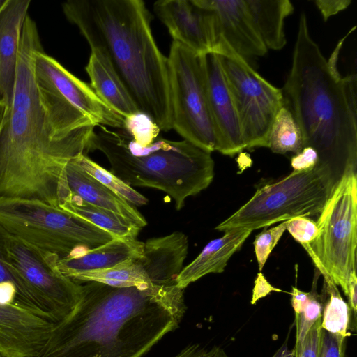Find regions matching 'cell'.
Here are the masks:
<instances>
[{
	"instance_id": "6da1fadb",
	"label": "cell",
	"mask_w": 357,
	"mask_h": 357,
	"mask_svg": "<svg viewBox=\"0 0 357 357\" xmlns=\"http://www.w3.org/2000/svg\"><path fill=\"white\" fill-rule=\"evenodd\" d=\"M183 292L177 285L87 282L33 357H142L178 327L186 310Z\"/></svg>"
},
{
	"instance_id": "7a4b0ae2",
	"label": "cell",
	"mask_w": 357,
	"mask_h": 357,
	"mask_svg": "<svg viewBox=\"0 0 357 357\" xmlns=\"http://www.w3.org/2000/svg\"><path fill=\"white\" fill-rule=\"evenodd\" d=\"M94 128L65 139H53L38 96L33 60L20 56L0 131V197L37 199L59 208L70 194L66 165L89 152Z\"/></svg>"
},
{
	"instance_id": "3957f363",
	"label": "cell",
	"mask_w": 357,
	"mask_h": 357,
	"mask_svg": "<svg viewBox=\"0 0 357 357\" xmlns=\"http://www.w3.org/2000/svg\"><path fill=\"white\" fill-rule=\"evenodd\" d=\"M61 7L90 47L106 54L139 111L160 130H172L167 57L155 43L144 2L70 0Z\"/></svg>"
},
{
	"instance_id": "277c9868",
	"label": "cell",
	"mask_w": 357,
	"mask_h": 357,
	"mask_svg": "<svg viewBox=\"0 0 357 357\" xmlns=\"http://www.w3.org/2000/svg\"><path fill=\"white\" fill-rule=\"evenodd\" d=\"M337 59L324 56L301 14L291 67L282 89L284 104L297 121L304 146L341 175L357 159V77H342Z\"/></svg>"
},
{
	"instance_id": "5b68a950",
	"label": "cell",
	"mask_w": 357,
	"mask_h": 357,
	"mask_svg": "<svg viewBox=\"0 0 357 357\" xmlns=\"http://www.w3.org/2000/svg\"><path fill=\"white\" fill-rule=\"evenodd\" d=\"M99 151L110 164V172L131 187H148L169 195L177 210L187 197L211 184L214 176L211 153L183 139L158 137L146 146L136 144L122 130L100 126L94 130L89 151Z\"/></svg>"
},
{
	"instance_id": "8992f818",
	"label": "cell",
	"mask_w": 357,
	"mask_h": 357,
	"mask_svg": "<svg viewBox=\"0 0 357 357\" xmlns=\"http://www.w3.org/2000/svg\"><path fill=\"white\" fill-rule=\"evenodd\" d=\"M34 79L50 135L62 140L97 126L123 130L125 119L43 49L34 56Z\"/></svg>"
},
{
	"instance_id": "52a82bcc",
	"label": "cell",
	"mask_w": 357,
	"mask_h": 357,
	"mask_svg": "<svg viewBox=\"0 0 357 357\" xmlns=\"http://www.w3.org/2000/svg\"><path fill=\"white\" fill-rule=\"evenodd\" d=\"M340 176L320 162L311 170L293 171L258 188L245 204L215 229L225 231L241 227L253 231L295 217L319 214Z\"/></svg>"
},
{
	"instance_id": "ba28073f",
	"label": "cell",
	"mask_w": 357,
	"mask_h": 357,
	"mask_svg": "<svg viewBox=\"0 0 357 357\" xmlns=\"http://www.w3.org/2000/svg\"><path fill=\"white\" fill-rule=\"evenodd\" d=\"M0 225L11 236L59 258L113 238L90 222L37 199L0 197Z\"/></svg>"
},
{
	"instance_id": "9c48e42d",
	"label": "cell",
	"mask_w": 357,
	"mask_h": 357,
	"mask_svg": "<svg viewBox=\"0 0 357 357\" xmlns=\"http://www.w3.org/2000/svg\"><path fill=\"white\" fill-rule=\"evenodd\" d=\"M356 168L351 164L344 168L316 222V238L303 247L320 274L330 277L346 296L350 273L356 268Z\"/></svg>"
},
{
	"instance_id": "30bf717a",
	"label": "cell",
	"mask_w": 357,
	"mask_h": 357,
	"mask_svg": "<svg viewBox=\"0 0 357 357\" xmlns=\"http://www.w3.org/2000/svg\"><path fill=\"white\" fill-rule=\"evenodd\" d=\"M167 61L172 129L206 151H216L202 55L172 41Z\"/></svg>"
},
{
	"instance_id": "8fae6325",
	"label": "cell",
	"mask_w": 357,
	"mask_h": 357,
	"mask_svg": "<svg viewBox=\"0 0 357 357\" xmlns=\"http://www.w3.org/2000/svg\"><path fill=\"white\" fill-rule=\"evenodd\" d=\"M238 116L245 149L268 147L271 128L284 105L271 84L220 39L216 51Z\"/></svg>"
},
{
	"instance_id": "7c38bea8",
	"label": "cell",
	"mask_w": 357,
	"mask_h": 357,
	"mask_svg": "<svg viewBox=\"0 0 357 357\" xmlns=\"http://www.w3.org/2000/svg\"><path fill=\"white\" fill-rule=\"evenodd\" d=\"M8 258L55 324L67 317L77 304L81 284L59 269V257L40 250L10 234Z\"/></svg>"
},
{
	"instance_id": "4fadbf2b",
	"label": "cell",
	"mask_w": 357,
	"mask_h": 357,
	"mask_svg": "<svg viewBox=\"0 0 357 357\" xmlns=\"http://www.w3.org/2000/svg\"><path fill=\"white\" fill-rule=\"evenodd\" d=\"M153 10L174 42L199 55L216 52L220 37L214 15L196 0H160Z\"/></svg>"
},
{
	"instance_id": "5bb4252c",
	"label": "cell",
	"mask_w": 357,
	"mask_h": 357,
	"mask_svg": "<svg viewBox=\"0 0 357 357\" xmlns=\"http://www.w3.org/2000/svg\"><path fill=\"white\" fill-rule=\"evenodd\" d=\"M210 114L215 133L216 151L233 156L245 149L235 105L218 54L202 55Z\"/></svg>"
},
{
	"instance_id": "9a60e30c",
	"label": "cell",
	"mask_w": 357,
	"mask_h": 357,
	"mask_svg": "<svg viewBox=\"0 0 357 357\" xmlns=\"http://www.w3.org/2000/svg\"><path fill=\"white\" fill-rule=\"evenodd\" d=\"M54 324L26 308L0 302V354L4 357H33Z\"/></svg>"
},
{
	"instance_id": "2e32d148",
	"label": "cell",
	"mask_w": 357,
	"mask_h": 357,
	"mask_svg": "<svg viewBox=\"0 0 357 357\" xmlns=\"http://www.w3.org/2000/svg\"><path fill=\"white\" fill-rule=\"evenodd\" d=\"M214 15L220 39L245 59L264 56L268 50L253 24L245 0H196Z\"/></svg>"
},
{
	"instance_id": "e0dca14e",
	"label": "cell",
	"mask_w": 357,
	"mask_h": 357,
	"mask_svg": "<svg viewBox=\"0 0 357 357\" xmlns=\"http://www.w3.org/2000/svg\"><path fill=\"white\" fill-rule=\"evenodd\" d=\"M30 0H7L0 11V99L11 102L20 38Z\"/></svg>"
},
{
	"instance_id": "ac0fdd59",
	"label": "cell",
	"mask_w": 357,
	"mask_h": 357,
	"mask_svg": "<svg viewBox=\"0 0 357 357\" xmlns=\"http://www.w3.org/2000/svg\"><path fill=\"white\" fill-rule=\"evenodd\" d=\"M66 174L68 188L77 196L94 206L114 212L142 229L147 222L133 205L123 199L89 175L75 160L67 163Z\"/></svg>"
},
{
	"instance_id": "d6986e66",
	"label": "cell",
	"mask_w": 357,
	"mask_h": 357,
	"mask_svg": "<svg viewBox=\"0 0 357 357\" xmlns=\"http://www.w3.org/2000/svg\"><path fill=\"white\" fill-rule=\"evenodd\" d=\"M143 248L144 242L137 238H113L95 248L59 258L58 266L65 275L71 278L78 273L112 268L140 256Z\"/></svg>"
},
{
	"instance_id": "ffe728a7",
	"label": "cell",
	"mask_w": 357,
	"mask_h": 357,
	"mask_svg": "<svg viewBox=\"0 0 357 357\" xmlns=\"http://www.w3.org/2000/svg\"><path fill=\"white\" fill-rule=\"evenodd\" d=\"M85 70L90 86L98 97L124 119L140 112L106 54L100 49L91 48Z\"/></svg>"
},
{
	"instance_id": "44dd1931",
	"label": "cell",
	"mask_w": 357,
	"mask_h": 357,
	"mask_svg": "<svg viewBox=\"0 0 357 357\" xmlns=\"http://www.w3.org/2000/svg\"><path fill=\"white\" fill-rule=\"evenodd\" d=\"M252 231L233 228L225 231L220 238L211 241L190 264L183 268L177 278L178 287L185 289L208 273L223 272L229 259L241 249Z\"/></svg>"
},
{
	"instance_id": "7402d4cb",
	"label": "cell",
	"mask_w": 357,
	"mask_h": 357,
	"mask_svg": "<svg viewBox=\"0 0 357 357\" xmlns=\"http://www.w3.org/2000/svg\"><path fill=\"white\" fill-rule=\"evenodd\" d=\"M253 24L267 50H280L286 45L285 19L294 8L289 0H245Z\"/></svg>"
},
{
	"instance_id": "603a6c76",
	"label": "cell",
	"mask_w": 357,
	"mask_h": 357,
	"mask_svg": "<svg viewBox=\"0 0 357 357\" xmlns=\"http://www.w3.org/2000/svg\"><path fill=\"white\" fill-rule=\"evenodd\" d=\"M59 208L107 231L113 238H137L141 229L123 216L91 204L71 194Z\"/></svg>"
},
{
	"instance_id": "cb8c5ba5",
	"label": "cell",
	"mask_w": 357,
	"mask_h": 357,
	"mask_svg": "<svg viewBox=\"0 0 357 357\" xmlns=\"http://www.w3.org/2000/svg\"><path fill=\"white\" fill-rule=\"evenodd\" d=\"M322 295L321 328L333 334L347 337L350 326L351 312L342 297L337 285L330 277L324 275Z\"/></svg>"
},
{
	"instance_id": "d4e9b609",
	"label": "cell",
	"mask_w": 357,
	"mask_h": 357,
	"mask_svg": "<svg viewBox=\"0 0 357 357\" xmlns=\"http://www.w3.org/2000/svg\"><path fill=\"white\" fill-rule=\"evenodd\" d=\"M317 276L314 275L312 288L310 291H303L292 287L291 303L294 311L296 324L294 354L300 349L308 331L321 316L322 298L316 289Z\"/></svg>"
},
{
	"instance_id": "484cf974",
	"label": "cell",
	"mask_w": 357,
	"mask_h": 357,
	"mask_svg": "<svg viewBox=\"0 0 357 357\" xmlns=\"http://www.w3.org/2000/svg\"><path fill=\"white\" fill-rule=\"evenodd\" d=\"M9 236L10 234L0 225V289H15L23 307L52 321L38 298L11 266L8 248Z\"/></svg>"
},
{
	"instance_id": "4316f807",
	"label": "cell",
	"mask_w": 357,
	"mask_h": 357,
	"mask_svg": "<svg viewBox=\"0 0 357 357\" xmlns=\"http://www.w3.org/2000/svg\"><path fill=\"white\" fill-rule=\"evenodd\" d=\"M305 147L301 130L294 115L284 105L277 113L268 138V148L273 153H298Z\"/></svg>"
},
{
	"instance_id": "83f0119b",
	"label": "cell",
	"mask_w": 357,
	"mask_h": 357,
	"mask_svg": "<svg viewBox=\"0 0 357 357\" xmlns=\"http://www.w3.org/2000/svg\"><path fill=\"white\" fill-rule=\"evenodd\" d=\"M75 160L89 175L131 205L140 206L147 204L149 200L146 197L93 161L86 154L78 155Z\"/></svg>"
},
{
	"instance_id": "f1b7e54d",
	"label": "cell",
	"mask_w": 357,
	"mask_h": 357,
	"mask_svg": "<svg viewBox=\"0 0 357 357\" xmlns=\"http://www.w3.org/2000/svg\"><path fill=\"white\" fill-rule=\"evenodd\" d=\"M122 131L138 145L146 146L160 137L161 130L147 115L138 112L125 118L124 128Z\"/></svg>"
},
{
	"instance_id": "f546056e",
	"label": "cell",
	"mask_w": 357,
	"mask_h": 357,
	"mask_svg": "<svg viewBox=\"0 0 357 357\" xmlns=\"http://www.w3.org/2000/svg\"><path fill=\"white\" fill-rule=\"evenodd\" d=\"M287 222L288 220L283 221L256 236L253 245L259 271H262L271 252L286 230Z\"/></svg>"
},
{
	"instance_id": "4dcf8cb0",
	"label": "cell",
	"mask_w": 357,
	"mask_h": 357,
	"mask_svg": "<svg viewBox=\"0 0 357 357\" xmlns=\"http://www.w3.org/2000/svg\"><path fill=\"white\" fill-rule=\"evenodd\" d=\"M286 229L303 247L311 243L319 233L317 222L306 216L289 220Z\"/></svg>"
},
{
	"instance_id": "1f68e13d",
	"label": "cell",
	"mask_w": 357,
	"mask_h": 357,
	"mask_svg": "<svg viewBox=\"0 0 357 357\" xmlns=\"http://www.w3.org/2000/svg\"><path fill=\"white\" fill-rule=\"evenodd\" d=\"M347 337L321 328L319 357H345Z\"/></svg>"
},
{
	"instance_id": "d6a6232c",
	"label": "cell",
	"mask_w": 357,
	"mask_h": 357,
	"mask_svg": "<svg viewBox=\"0 0 357 357\" xmlns=\"http://www.w3.org/2000/svg\"><path fill=\"white\" fill-rule=\"evenodd\" d=\"M321 333L320 318L307 333L300 349L294 354V357H319Z\"/></svg>"
},
{
	"instance_id": "836d02e7",
	"label": "cell",
	"mask_w": 357,
	"mask_h": 357,
	"mask_svg": "<svg viewBox=\"0 0 357 357\" xmlns=\"http://www.w3.org/2000/svg\"><path fill=\"white\" fill-rule=\"evenodd\" d=\"M319 162L317 151L312 146H305L301 152L295 154L291 159L293 171L307 172L314 168Z\"/></svg>"
},
{
	"instance_id": "e575fe53",
	"label": "cell",
	"mask_w": 357,
	"mask_h": 357,
	"mask_svg": "<svg viewBox=\"0 0 357 357\" xmlns=\"http://www.w3.org/2000/svg\"><path fill=\"white\" fill-rule=\"evenodd\" d=\"M315 6L320 11L323 20L326 22L331 17L347 9L351 3V0H316Z\"/></svg>"
},
{
	"instance_id": "d590c367",
	"label": "cell",
	"mask_w": 357,
	"mask_h": 357,
	"mask_svg": "<svg viewBox=\"0 0 357 357\" xmlns=\"http://www.w3.org/2000/svg\"><path fill=\"white\" fill-rule=\"evenodd\" d=\"M272 291L281 292L283 291L272 286L266 279L264 274L259 272L255 280L250 303L252 305L255 304L260 298L266 296Z\"/></svg>"
},
{
	"instance_id": "8d00e7d4",
	"label": "cell",
	"mask_w": 357,
	"mask_h": 357,
	"mask_svg": "<svg viewBox=\"0 0 357 357\" xmlns=\"http://www.w3.org/2000/svg\"><path fill=\"white\" fill-rule=\"evenodd\" d=\"M347 296L348 298V305L351 312V317H353L354 323H356L357 310L356 268H354L350 273L348 281V291Z\"/></svg>"
},
{
	"instance_id": "74e56055",
	"label": "cell",
	"mask_w": 357,
	"mask_h": 357,
	"mask_svg": "<svg viewBox=\"0 0 357 357\" xmlns=\"http://www.w3.org/2000/svg\"><path fill=\"white\" fill-rule=\"evenodd\" d=\"M210 350L208 351L198 344H194L185 347L174 357H209Z\"/></svg>"
},
{
	"instance_id": "f35d334b",
	"label": "cell",
	"mask_w": 357,
	"mask_h": 357,
	"mask_svg": "<svg viewBox=\"0 0 357 357\" xmlns=\"http://www.w3.org/2000/svg\"><path fill=\"white\" fill-rule=\"evenodd\" d=\"M294 349H289L287 347V341L277 350L272 357H294Z\"/></svg>"
},
{
	"instance_id": "ab89813d",
	"label": "cell",
	"mask_w": 357,
	"mask_h": 357,
	"mask_svg": "<svg viewBox=\"0 0 357 357\" xmlns=\"http://www.w3.org/2000/svg\"><path fill=\"white\" fill-rule=\"evenodd\" d=\"M209 357H229V356L226 354V353L225 352V351L222 349H221L220 347H214L210 350Z\"/></svg>"
},
{
	"instance_id": "60d3db41",
	"label": "cell",
	"mask_w": 357,
	"mask_h": 357,
	"mask_svg": "<svg viewBox=\"0 0 357 357\" xmlns=\"http://www.w3.org/2000/svg\"><path fill=\"white\" fill-rule=\"evenodd\" d=\"M6 109L7 104L3 100L0 99V131L2 127Z\"/></svg>"
},
{
	"instance_id": "b9f144b4",
	"label": "cell",
	"mask_w": 357,
	"mask_h": 357,
	"mask_svg": "<svg viewBox=\"0 0 357 357\" xmlns=\"http://www.w3.org/2000/svg\"><path fill=\"white\" fill-rule=\"evenodd\" d=\"M6 1H7V0H0V11L1 10L3 7L6 4Z\"/></svg>"
},
{
	"instance_id": "7bdbcfd3",
	"label": "cell",
	"mask_w": 357,
	"mask_h": 357,
	"mask_svg": "<svg viewBox=\"0 0 357 357\" xmlns=\"http://www.w3.org/2000/svg\"><path fill=\"white\" fill-rule=\"evenodd\" d=\"M0 357H4V356L0 354Z\"/></svg>"
}]
</instances>
